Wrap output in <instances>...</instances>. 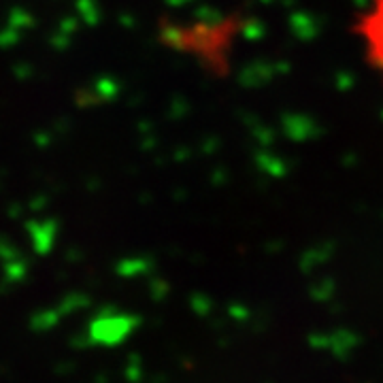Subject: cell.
<instances>
[{
  "instance_id": "obj_1",
  "label": "cell",
  "mask_w": 383,
  "mask_h": 383,
  "mask_svg": "<svg viewBox=\"0 0 383 383\" xmlns=\"http://www.w3.org/2000/svg\"><path fill=\"white\" fill-rule=\"evenodd\" d=\"M352 32L362 41L366 64L383 81V0H368L366 7L356 13Z\"/></svg>"
}]
</instances>
